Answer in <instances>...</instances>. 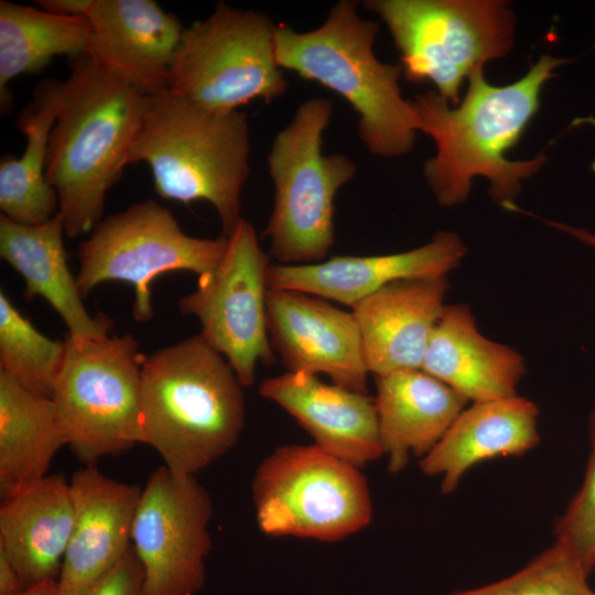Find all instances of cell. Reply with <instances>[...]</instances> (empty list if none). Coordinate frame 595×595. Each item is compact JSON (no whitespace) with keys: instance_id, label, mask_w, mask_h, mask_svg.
I'll return each mask as SVG.
<instances>
[{"instance_id":"6da1fadb","label":"cell","mask_w":595,"mask_h":595,"mask_svg":"<svg viewBox=\"0 0 595 595\" xmlns=\"http://www.w3.org/2000/svg\"><path fill=\"white\" fill-rule=\"evenodd\" d=\"M567 62L543 55L523 77L506 86L489 84L478 68L468 77L466 95L456 108L436 91L416 96L412 102L419 130L436 145L435 155L424 164V175L442 206L463 203L474 176L489 181V194L502 207L515 205L521 181L536 173L547 158L511 161L506 154L538 112L545 82Z\"/></svg>"},{"instance_id":"7a4b0ae2","label":"cell","mask_w":595,"mask_h":595,"mask_svg":"<svg viewBox=\"0 0 595 595\" xmlns=\"http://www.w3.org/2000/svg\"><path fill=\"white\" fill-rule=\"evenodd\" d=\"M65 97L51 131L45 176L69 238L90 234L121 177L149 95L89 53L71 58Z\"/></svg>"},{"instance_id":"3957f363","label":"cell","mask_w":595,"mask_h":595,"mask_svg":"<svg viewBox=\"0 0 595 595\" xmlns=\"http://www.w3.org/2000/svg\"><path fill=\"white\" fill-rule=\"evenodd\" d=\"M242 388L199 334L144 357L142 443L173 474L195 476L238 441L246 416Z\"/></svg>"},{"instance_id":"277c9868","label":"cell","mask_w":595,"mask_h":595,"mask_svg":"<svg viewBox=\"0 0 595 595\" xmlns=\"http://www.w3.org/2000/svg\"><path fill=\"white\" fill-rule=\"evenodd\" d=\"M249 153L244 112L212 111L164 89L149 95L127 163L145 162L154 191L164 199L210 203L228 237L242 218Z\"/></svg>"},{"instance_id":"5b68a950","label":"cell","mask_w":595,"mask_h":595,"mask_svg":"<svg viewBox=\"0 0 595 595\" xmlns=\"http://www.w3.org/2000/svg\"><path fill=\"white\" fill-rule=\"evenodd\" d=\"M357 8V1L340 0L323 24L305 32L277 24V61L342 96L358 115V134L371 154L404 155L419 130L415 108L402 98L401 65L382 63L374 53L379 24Z\"/></svg>"},{"instance_id":"8992f818","label":"cell","mask_w":595,"mask_h":595,"mask_svg":"<svg viewBox=\"0 0 595 595\" xmlns=\"http://www.w3.org/2000/svg\"><path fill=\"white\" fill-rule=\"evenodd\" d=\"M333 108L324 97L303 101L268 154L275 192L263 236L280 264L320 262L334 245V199L357 165L345 154L322 151Z\"/></svg>"},{"instance_id":"52a82bcc","label":"cell","mask_w":595,"mask_h":595,"mask_svg":"<svg viewBox=\"0 0 595 595\" xmlns=\"http://www.w3.org/2000/svg\"><path fill=\"white\" fill-rule=\"evenodd\" d=\"M251 495L257 524L271 537L335 542L372 519L369 486L359 467L315 444L274 448L257 467Z\"/></svg>"},{"instance_id":"ba28073f","label":"cell","mask_w":595,"mask_h":595,"mask_svg":"<svg viewBox=\"0 0 595 595\" xmlns=\"http://www.w3.org/2000/svg\"><path fill=\"white\" fill-rule=\"evenodd\" d=\"M401 54L404 77L431 82L453 105L464 79L512 46L513 19L493 0H368Z\"/></svg>"},{"instance_id":"9c48e42d","label":"cell","mask_w":595,"mask_h":595,"mask_svg":"<svg viewBox=\"0 0 595 595\" xmlns=\"http://www.w3.org/2000/svg\"><path fill=\"white\" fill-rule=\"evenodd\" d=\"M52 394L66 444L86 465L142 443L141 366L131 334L75 342Z\"/></svg>"},{"instance_id":"30bf717a","label":"cell","mask_w":595,"mask_h":595,"mask_svg":"<svg viewBox=\"0 0 595 595\" xmlns=\"http://www.w3.org/2000/svg\"><path fill=\"white\" fill-rule=\"evenodd\" d=\"M275 32L264 13L218 2L205 20L184 30L167 89L216 112L256 99L270 104L288 88L277 61Z\"/></svg>"},{"instance_id":"8fae6325","label":"cell","mask_w":595,"mask_h":595,"mask_svg":"<svg viewBox=\"0 0 595 595\" xmlns=\"http://www.w3.org/2000/svg\"><path fill=\"white\" fill-rule=\"evenodd\" d=\"M228 237L185 234L172 213L153 199L102 218L78 247L77 285L86 298L107 281L133 286L132 315L139 323L153 316L151 282L162 273L212 271L224 257Z\"/></svg>"},{"instance_id":"7c38bea8","label":"cell","mask_w":595,"mask_h":595,"mask_svg":"<svg viewBox=\"0 0 595 595\" xmlns=\"http://www.w3.org/2000/svg\"><path fill=\"white\" fill-rule=\"evenodd\" d=\"M269 257L253 226L241 218L219 263L177 300L181 314L199 321L201 337L226 358L242 387L253 385L258 363L275 360L267 324Z\"/></svg>"},{"instance_id":"4fadbf2b","label":"cell","mask_w":595,"mask_h":595,"mask_svg":"<svg viewBox=\"0 0 595 595\" xmlns=\"http://www.w3.org/2000/svg\"><path fill=\"white\" fill-rule=\"evenodd\" d=\"M212 515L210 496L195 476H178L165 466L151 474L131 534L147 595H196L203 588Z\"/></svg>"},{"instance_id":"5bb4252c","label":"cell","mask_w":595,"mask_h":595,"mask_svg":"<svg viewBox=\"0 0 595 595\" xmlns=\"http://www.w3.org/2000/svg\"><path fill=\"white\" fill-rule=\"evenodd\" d=\"M271 347L288 371L325 374L333 383L367 393V368L356 318L300 291L268 289Z\"/></svg>"},{"instance_id":"9a60e30c","label":"cell","mask_w":595,"mask_h":595,"mask_svg":"<svg viewBox=\"0 0 595 595\" xmlns=\"http://www.w3.org/2000/svg\"><path fill=\"white\" fill-rule=\"evenodd\" d=\"M75 520L57 577L58 595H87L131 548L141 489L87 465L71 480Z\"/></svg>"},{"instance_id":"2e32d148","label":"cell","mask_w":595,"mask_h":595,"mask_svg":"<svg viewBox=\"0 0 595 595\" xmlns=\"http://www.w3.org/2000/svg\"><path fill=\"white\" fill-rule=\"evenodd\" d=\"M466 247L455 232L440 231L415 249L379 256H337L309 264H271L268 286L300 291L353 307L396 281L446 277Z\"/></svg>"},{"instance_id":"e0dca14e","label":"cell","mask_w":595,"mask_h":595,"mask_svg":"<svg viewBox=\"0 0 595 595\" xmlns=\"http://www.w3.org/2000/svg\"><path fill=\"white\" fill-rule=\"evenodd\" d=\"M89 54L147 94L169 88L184 28L153 0H86Z\"/></svg>"},{"instance_id":"ac0fdd59","label":"cell","mask_w":595,"mask_h":595,"mask_svg":"<svg viewBox=\"0 0 595 595\" xmlns=\"http://www.w3.org/2000/svg\"><path fill=\"white\" fill-rule=\"evenodd\" d=\"M259 392L292 415L328 454L357 467L383 455L375 398L367 393L291 371L264 379Z\"/></svg>"},{"instance_id":"d6986e66","label":"cell","mask_w":595,"mask_h":595,"mask_svg":"<svg viewBox=\"0 0 595 595\" xmlns=\"http://www.w3.org/2000/svg\"><path fill=\"white\" fill-rule=\"evenodd\" d=\"M447 289V277L405 279L351 307L369 372L378 377L422 368Z\"/></svg>"},{"instance_id":"ffe728a7","label":"cell","mask_w":595,"mask_h":595,"mask_svg":"<svg viewBox=\"0 0 595 595\" xmlns=\"http://www.w3.org/2000/svg\"><path fill=\"white\" fill-rule=\"evenodd\" d=\"M75 520L71 483L46 475L8 498L0 508V550L25 588L57 580Z\"/></svg>"},{"instance_id":"44dd1931","label":"cell","mask_w":595,"mask_h":595,"mask_svg":"<svg viewBox=\"0 0 595 595\" xmlns=\"http://www.w3.org/2000/svg\"><path fill=\"white\" fill-rule=\"evenodd\" d=\"M538 415L536 403L518 394L473 402L419 466L425 475L441 477V491L451 494L474 465L532 450L540 441Z\"/></svg>"},{"instance_id":"7402d4cb","label":"cell","mask_w":595,"mask_h":595,"mask_svg":"<svg viewBox=\"0 0 595 595\" xmlns=\"http://www.w3.org/2000/svg\"><path fill=\"white\" fill-rule=\"evenodd\" d=\"M421 369L473 402L516 396L526 374L522 356L482 335L466 304L443 307Z\"/></svg>"},{"instance_id":"603a6c76","label":"cell","mask_w":595,"mask_h":595,"mask_svg":"<svg viewBox=\"0 0 595 595\" xmlns=\"http://www.w3.org/2000/svg\"><path fill=\"white\" fill-rule=\"evenodd\" d=\"M376 389L380 441L392 474L407 466L410 454L430 453L468 402L422 369L378 376Z\"/></svg>"},{"instance_id":"cb8c5ba5","label":"cell","mask_w":595,"mask_h":595,"mask_svg":"<svg viewBox=\"0 0 595 595\" xmlns=\"http://www.w3.org/2000/svg\"><path fill=\"white\" fill-rule=\"evenodd\" d=\"M64 234L57 213L36 226L15 223L1 214L0 256L25 280L24 296L45 299L64 321L73 340L106 338L111 321L104 315L93 317L86 310L76 277L67 264Z\"/></svg>"},{"instance_id":"d4e9b609","label":"cell","mask_w":595,"mask_h":595,"mask_svg":"<svg viewBox=\"0 0 595 595\" xmlns=\"http://www.w3.org/2000/svg\"><path fill=\"white\" fill-rule=\"evenodd\" d=\"M65 97V82L46 78L37 83L32 101L21 111L18 127L26 137L21 158L0 162V208L9 219L36 226L57 213V196L45 176L51 131Z\"/></svg>"},{"instance_id":"484cf974","label":"cell","mask_w":595,"mask_h":595,"mask_svg":"<svg viewBox=\"0 0 595 595\" xmlns=\"http://www.w3.org/2000/svg\"><path fill=\"white\" fill-rule=\"evenodd\" d=\"M66 445L52 398L24 388L0 369V491L10 497L46 476Z\"/></svg>"},{"instance_id":"4316f807","label":"cell","mask_w":595,"mask_h":595,"mask_svg":"<svg viewBox=\"0 0 595 595\" xmlns=\"http://www.w3.org/2000/svg\"><path fill=\"white\" fill-rule=\"evenodd\" d=\"M91 39L84 17L63 15L34 7L0 1V106L12 104L9 83L23 74L41 72L53 57L71 58L88 52Z\"/></svg>"},{"instance_id":"83f0119b","label":"cell","mask_w":595,"mask_h":595,"mask_svg":"<svg viewBox=\"0 0 595 595\" xmlns=\"http://www.w3.org/2000/svg\"><path fill=\"white\" fill-rule=\"evenodd\" d=\"M65 351V340L39 332L0 291V369L24 388L52 398Z\"/></svg>"},{"instance_id":"f1b7e54d","label":"cell","mask_w":595,"mask_h":595,"mask_svg":"<svg viewBox=\"0 0 595 595\" xmlns=\"http://www.w3.org/2000/svg\"><path fill=\"white\" fill-rule=\"evenodd\" d=\"M576 556L561 542L500 581L447 595H595Z\"/></svg>"},{"instance_id":"f546056e","label":"cell","mask_w":595,"mask_h":595,"mask_svg":"<svg viewBox=\"0 0 595 595\" xmlns=\"http://www.w3.org/2000/svg\"><path fill=\"white\" fill-rule=\"evenodd\" d=\"M589 455L583 484L554 526L564 544L589 575L595 567V405L588 416Z\"/></svg>"},{"instance_id":"4dcf8cb0","label":"cell","mask_w":595,"mask_h":595,"mask_svg":"<svg viewBox=\"0 0 595 595\" xmlns=\"http://www.w3.org/2000/svg\"><path fill=\"white\" fill-rule=\"evenodd\" d=\"M87 595H147L142 566L132 545Z\"/></svg>"},{"instance_id":"1f68e13d","label":"cell","mask_w":595,"mask_h":595,"mask_svg":"<svg viewBox=\"0 0 595 595\" xmlns=\"http://www.w3.org/2000/svg\"><path fill=\"white\" fill-rule=\"evenodd\" d=\"M25 589L14 565L0 550V595H18Z\"/></svg>"},{"instance_id":"d6a6232c","label":"cell","mask_w":595,"mask_h":595,"mask_svg":"<svg viewBox=\"0 0 595 595\" xmlns=\"http://www.w3.org/2000/svg\"><path fill=\"white\" fill-rule=\"evenodd\" d=\"M543 221L549 224L550 226H552L554 228H558V229H560L562 231L567 232L569 235L573 236L574 238H576L581 242L595 248V234H593V232H591V231H588V230H586L584 228H577V227H573V226H570V225H566V224H562V223L551 221V220H547V219H543Z\"/></svg>"},{"instance_id":"836d02e7","label":"cell","mask_w":595,"mask_h":595,"mask_svg":"<svg viewBox=\"0 0 595 595\" xmlns=\"http://www.w3.org/2000/svg\"><path fill=\"white\" fill-rule=\"evenodd\" d=\"M18 595H58L57 580L46 581L34 586L25 588Z\"/></svg>"}]
</instances>
